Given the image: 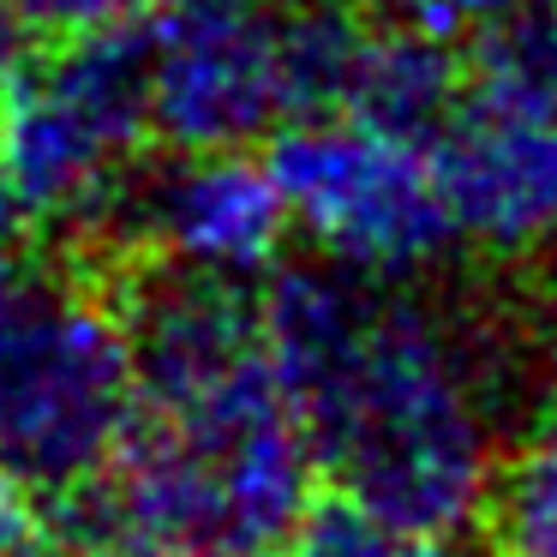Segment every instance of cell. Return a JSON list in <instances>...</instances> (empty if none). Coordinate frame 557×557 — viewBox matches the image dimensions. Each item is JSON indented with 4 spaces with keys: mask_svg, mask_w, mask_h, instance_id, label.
Listing matches in <instances>:
<instances>
[{
    "mask_svg": "<svg viewBox=\"0 0 557 557\" xmlns=\"http://www.w3.org/2000/svg\"><path fill=\"white\" fill-rule=\"evenodd\" d=\"M42 521H37V497H30V480L0 461V557H30Z\"/></svg>",
    "mask_w": 557,
    "mask_h": 557,
    "instance_id": "cell-15",
    "label": "cell"
},
{
    "mask_svg": "<svg viewBox=\"0 0 557 557\" xmlns=\"http://www.w3.org/2000/svg\"><path fill=\"white\" fill-rule=\"evenodd\" d=\"M480 521L497 557H557V432L497 461Z\"/></svg>",
    "mask_w": 557,
    "mask_h": 557,
    "instance_id": "cell-12",
    "label": "cell"
},
{
    "mask_svg": "<svg viewBox=\"0 0 557 557\" xmlns=\"http://www.w3.org/2000/svg\"><path fill=\"white\" fill-rule=\"evenodd\" d=\"M162 0H13V13L30 30H54V37H85V30H114L133 18L157 13Z\"/></svg>",
    "mask_w": 557,
    "mask_h": 557,
    "instance_id": "cell-14",
    "label": "cell"
},
{
    "mask_svg": "<svg viewBox=\"0 0 557 557\" xmlns=\"http://www.w3.org/2000/svg\"><path fill=\"white\" fill-rule=\"evenodd\" d=\"M264 162L288 205V228L366 282L420 276L456 240L432 150L377 133L354 114L288 121L270 138Z\"/></svg>",
    "mask_w": 557,
    "mask_h": 557,
    "instance_id": "cell-6",
    "label": "cell"
},
{
    "mask_svg": "<svg viewBox=\"0 0 557 557\" xmlns=\"http://www.w3.org/2000/svg\"><path fill=\"white\" fill-rule=\"evenodd\" d=\"M366 37H372V25H360L354 0H300L294 13H282V102H288V121L348 109Z\"/></svg>",
    "mask_w": 557,
    "mask_h": 557,
    "instance_id": "cell-11",
    "label": "cell"
},
{
    "mask_svg": "<svg viewBox=\"0 0 557 557\" xmlns=\"http://www.w3.org/2000/svg\"><path fill=\"white\" fill-rule=\"evenodd\" d=\"M354 7H377V0H354ZM389 7H396V0H389Z\"/></svg>",
    "mask_w": 557,
    "mask_h": 557,
    "instance_id": "cell-20",
    "label": "cell"
},
{
    "mask_svg": "<svg viewBox=\"0 0 557 557\" xmlns=\"http://www.w3.org/2000/svg\"><path fill=\"white\" fill-rule=\"evenodd\" d=\"M461 85H468V61L456 54V42L432 37L420 25L372 30L342 114L389 138H408V145H432L444 133L449 109L461 102Z\"/></svg>",
    "mask_w": 557,
    "mask_h": 557,
    "instance_id": "cell-10",
    "label": "cell"
},
{
    "mask_svg": "<svg viewBox=\"0 0 557 557\" xmlns=\"http://www.w3.org/2000/svg\"><path fill=\"white\" fill-rule=\"evenodd\" d=\"M473 42L461 102L425 150L456 240L528 258L557 240V7H521Z\"/></svg>",
    "mask_w": 557,
    "mask_h": 557,
    "instance_id": "cell-4",
    "label": "cell"
},
{
    "mask_svg": "<svg viewBox=\"0 0 557 557\" xmlns=\"http://www.w3.org/2000/svg\"><path fill=\"white\" fill-rule=\"evenodd\" d=\"M114 222L133 228L145 252L169 270L222 282H252L276 270L288 240V205H282L270 162L240 150H174L145 181H126Z\"/></svg>",
    "mask_w": 557,
    "mask_h": 557,
    "instance_id": "cell-8",
    "label": "cell"
},
{
    "mask_svg": "<svg viewBox=\"0 0 557 557\" xmlns=\"http://www.w3.org/2000/svg\"><path fill=\"white\" fill-rule=\"evenodd\" d=\"M25 234H30V216H25V205H18V193L7 186V174H0V276L18 270V258H25Z\"/></svg>",
    "mask_w": 557,
    "mask_h": 557,
    "instance_id": "cell-17",
    "label": "cell"
},
{
    "mask_svg": "<svg viewBox=\"0 0 557 557\" xmlns=\"http://www.w3.org/2000/svg\"><path fill=\"white\" fill-rule=\"evenodd\" d=\"M150 133L145 37L126 25L66 37L25 66L0 102V174L30 222L102 228L121 210L133 157Z\"/></svg>",
    "mask_w": 557,
    "mask_h": 557,
    "instance_id": "cell-5",
    "label": "cell"
},
{
    "mask_svg": "<svg viewBox=\"0 0 557 557\" xmlns=\"http://www.w3.org/2000/svg\"><path fill=\"white\" fill-rule=\"evenodd\" d=\"M552 7H557V0H552Z\"/></svg>",
    "mask_w": 557,
    "mask_h": 557,
    "instance_id": "cell-21",
    "label": "cell"
},
{
    "mask_svg": "<svg viewBox=\"0 0 557 557\" xmlns=\"http://www.w3.org/2000/svg\"><path fill=\"white\" fill-rule=\"evenodd\" d=\"M25 66H30V25L13 13V0H0V102L25 78Z\"/></svg>",
    "mask_w": 557,
    "mask_h": 557,
    "instance_id": "cell-16",
    "label": "cell"
},
{
    "mask_svg": "<svg viewBox=\"0 0 557 557\" xmlns=\"http://www.w3.org/2000/svg\"><path fill=\"white\" fill-rule=\"evenodd\" d=\"M545 384H552V401H557V312H552V330H545Z\"/></svg>",
    "mask_w": 557,
    "mask_h": 557,
    "instance_id": "cell-18",
    "label": "cell"
},
{
    "mask_svg": "<svg viewBox=\"0 0 557 557\" xmlns=\"http://www.w3.org/2000/svg\"><path fill=\"white\" fill-rule=\"evenodd\" d=\"M492 366L480 342L425 306H372L348 360L300 401L312 456L336 492L425 540L485 516L497 480Z\"/></svg>",
    "mask_w": 557,
    "mask_h": 557,
    "instance_id": "cell-2",
    "label": "cell"
},
{
    "mask_svg": "<svg viewBox=\"0 0 557 557\" xmlns=\"http://www.w3.org/2000/svg\"><path fill=\"white\" fill-rule=\"evenodd\" d=\"M288 545H294V557H444V540L396 528L389 516L366 509L348 492L306 509Z\"/></svg>",
    "mask_w": 557,
    "mask_h": 557,
    "instance_id": "cell-13",
    "label": "cell"
},
{
    "mask_svg": "<svg viewBox=\"0 0 557 557\" xmlns=\"http://www.w3.org/2000/svg\"><path fill=\"white\" fill-rule=\"evenodd\" d=\"M312 437L276 366L205 401L133 413L121 449L66 485L54 521L90 557L276 552L312 509Z\"/></svg>",
    "mask_w": 557,
    "mask_h": 557,
    "instance_id": "cell-1",
    "label": "cell"
},
{
    "mask_svg": "<svg viewBox=\"0 0 557 557\" xmlns=\"http://www.w3.org/2000/svg\"><path fill=\"white\" fill-rule=\"evenodd\" d=\"M205 557H270V552H205Z\"/></svg>",
    "mask_w": 557,
    "mask_h": 557,
    "instance_id": "cell-19",
    "label": "cell"
},
{
    "mask_svg": "<svg viewBox=\"0 0 557 557\" xmlns=\"http://www.w3.org/2000/svg\"><path fill=\"white\" fill-rule=\"evenodd\" d=\"M150 133L174 150H240L288 121L282 13L270 0H162L145 37Z\"/></svg>",
    "mask_w": 557,
    "mask_h": 557,
    "instance_id": "cell-7",
    "label": "cell"
},
{
    "mask_svg": "<svg viewBox=\"0 0 557 557\" xmlns=\"http://www.w3.org/2000/svg\"><path fill=\"white\" fill-rule=\"evenodd\" d=\"M138 413L126 312L54 270L0 276V461L30 485L90 480Z\"/></svg>",
    "mask_w": 557,
    "mask_h": 557,
    "instance_id": "cell-3",
    "label": "cell"
},
{
    "mask_svg": "<svg viewBox=\"0 0 557 557\" xmlns=\"http://www.w3.org/2000/svg\"><path fill=\"white\" fill-rule=\"evenodd\" d=\"M126 342H133L138 413L186 408L270 372L258 300L240 282L193 276V270H169L138 288L126 312Z\"/></svg>",
    "mask_w": 557,
    "mask_h": 557,
    "instance_id": "cell-9",
    "label": "cell"
}]
</instances>
